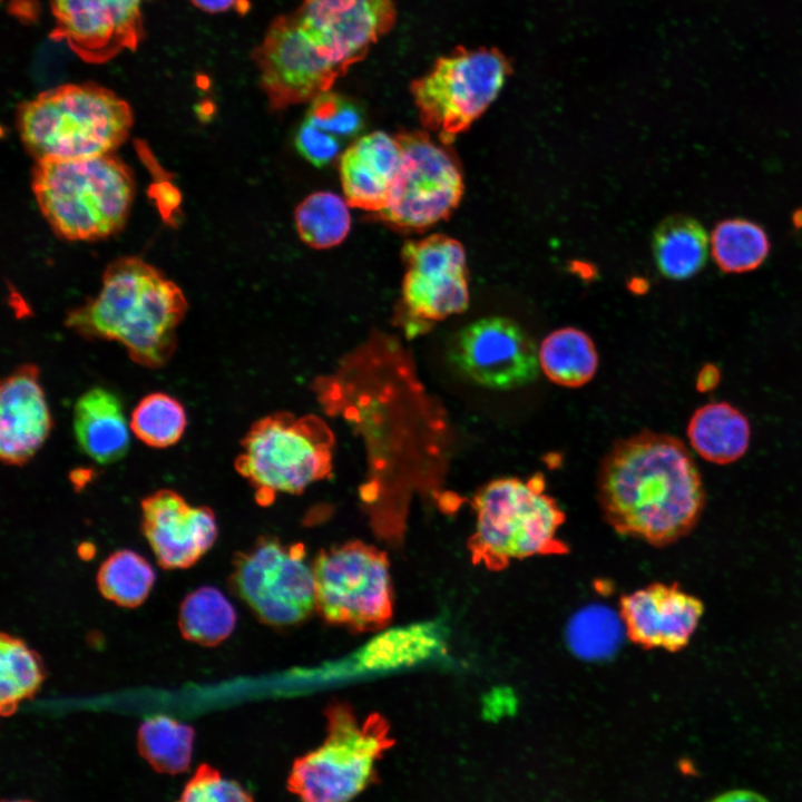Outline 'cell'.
Wrapping results in <instances>:
<instances>
[{
  "label": "cell",
  "mask_w": 802,
  "mask_h": 802,
  "mask_svg": "<svg viewBox=\"0 0 802 802\" xmlns=\"http://www.w3.org/2000/svg\"><path fill=\"white\" fill-rule=\"evenodd\" d=\"M402 162L395 136L373 131L361 136L341 155L340 177L352 207L379 214L389 197Z\"/></svg>",
  "instance_id": "ffe728a7"
},
{
  "label": "cell",
  "mask_w": 802,
  "mask_h": 802,
  "mask_svg": "<svg viewBox=\"0 0 802 802\" xmlns=\"http://www.w3.org/2000/svg\"><path fill=\"white\" fill-rule=\"evenodd\" d=\"M196 8L211 13L226 11L238 4L241 0H189Z\"/></svg>",
  "instance_id": "8d00e7d4"
},
{
  "label": "cell",
  "mask_w": 802,
  "mask_h": 802,
  "mask_svg": "<svg viewBox=\"0 0 802 802\" xmlns=\"http://www.w3.org/2000/svg\"><path fill=\"white\" fill-rule=\"evenodd\" d=\"M597 501L617 534L664 547L696 526L705 491L685 444L644 430L617 440L600 460Z\"/></svg>",
  "instance_id": "6da1fadb"
},
{
  "label": "cell",
  "mask_w": 802,
  "mask_h": 802,
  "mask_svg": "<svg viewBox=\"0 0 802 802\" xmlns=\"http://www.w3.org/2000/svg\"><path fill=\"white\" fill-rule=\"evenodd\" d=\"M130 106L102 86L50 88L19 105L17 129L36 159H72L113 153L129 136Z\"/></svg>",
  "instance_id": "3957f363"
},
{
  "label": "cell",
  "mask_w": 802,
  "mask_h": 802,
  "mask_svg": "<svg viewBox=\"0 0 802 802\" xmlns=\"http://www.w3.org/2000/svg\"><path fill=\"white\" fill-rule=\"evenodd\" d=\"M236 613L215 587L204 586L188 594L180 604L178 627L183 637L203 646H216L233 632Z\"/></svg>",
  "instance_id": "484cf974"
},
{
  "label": "cell",
  "mask_w": 802,
  "mask_h": 802,
  "mask_svg": "<svg viewBox=\"0 0 802 802\" xmlns=\"http://www.w3.org/2000/svg\"><path fill=\"white\" fill-rule=\"evenodd\" d=\"M310 102L305 120L341 140L356 137L365 126L362 108L341 94L327 90Z\"/></svg>",
  "instance_id": "d6a6232c"
},
{
  "label": "cell",
  "mask_w": 802,
  "mask_h": 802,
  "mask_svg": "<svg viewBox=\"0 0 802 802\" xmlns=\"http://www.w3.org/2000/svg\"><path fill=\"white\" fill-rule=\"evenodd\" d=\"M652 252L662 275L675 281L687 280L706 265L711 237L697 219L672 215L655 228Z\"/></svg>",
  "instance_id": "7402d4cb"
},
{
  "label": "cell",
  "mask_w": 802,
  "mask_h": 802,
  "mask_svg": "<svg viewBox=\"0 0 802 802\" xmlns=\"http://www.w3.org/2000/svg\"><path fill=\"white\" fill-rule=\"evenodd\" d=\"M129 429L121 400L113 391L95 387L77 399L75 438L80 450L97 463H114L126 456Z\"/></svg>",
  "instance_id": "44dd1931"
},
{
  "label": "cell",
  "mask_w": 802,
  "mask_h": 802,
  "mask_svg": "<svg viewBox=\"0 0 802 802\" xmlns=\"http://www.w3.org/2000/svg\"><path fill=\"white\" fill-rule=\"evenodd\" d=\"M293 16L321 53L346 72L392 29L397 10L393 0H304Z\"/></svg>",
  "instance_id": "2e32d148"
},
{
  "label": "cell",
  "mask_w": 802,
  "mask_h": 802,
  "mask_svg": "<svg viewBox=\"0 0 802 802\" xmlns=\"http://www.w3.org/2000/svg\"><path fill=\"white\" fill-rule=\"evenodd\" d=\"M52 418L35 364L16 368L1 381L0 457L7 466L27 463L43 446Z\"/></svg>",
  "instance_id": "d6986e66"
},
{
  "label": "cell",
  "mask_w": 802,
  "mask_h": 802,
  "mask_svg": "<svg viewBox=\"0 0 802 802\" xmlns=\"http://www.w3.org/2000/svg\"><path fill=\"white\" fill-rule=\"evenodd\" d=\"M717 801H756V800H764L763 796L757 794L756 792L749 791V790H733L728 792H724L723 794H720L717 798H715Z\"/></svg>",
  "instance_id": "74e56055"
},
{
  "label": "cell",
  "mask_w": 802,
  "mask_h": 802,
  "mask_svg": "<svg viewBox=\"0 0 802 802\" xmlns=\"http://www.w3.org/2000/svg\"><path fill=\"white\" fill-rule=\"evenodd\" d=\"M450 360L473 383L492 390L525 387L539 375L538 348L516 322L488 316L463 327L450 349Z\"/></svg>",
  "instance_id": "5bb4252c"
},
{
  "label": "cell",
  "mask_w": 802,
  "mask_h": 802,
  "mask_svg": "<svg viewBox=\"0 0 802 802\" xmlns=\"http://www.w3.org/2000/svg\"><path fill=\"white\" fill-rule=\"evenodd\" d=\"M315 608L330 624L376 630L392 617L393 591L384 551L359 540L332 546L313 561Z\"/></svg>",
  "instance_id": "9c48e42d"
},
{
  "label": "cell",
  "mask_w": 802,
  "mask_h": 802,
  "mask_svg": "<svg viewBox=\"0 0 802 802\" xmlns=\"http://www.w3.org/2000/svg\"><path fill=\"white\" fill-rule=\"evenodd\" d=\"M472 508L476 524L467 548L475 565L502 570L516 559L569 550L557 537L566 515L546 493L540 472L487 482L473 495Z\"/></svg>",
  "instance_id": "5b68a950"
},
{
  "label": "cell",
  "mask_w": 802,
  "mask_h": 802,
  "mask_svg": "<svg viewBox=\"0 0 802 802\" xmlns=\"http://www.w3.org/2000/svg\"><path fill=\"white\" fill-rule=\"evenodd\" d=\"M144 0H50V38L81 60L105 63L144 38Z\"/></svg>",
  "instance_id": "9a60e30c"
},
{
  "label": "cell",
  "mask_w": 802,
  "mask_h": 802,
  "mask_svg": "<svg viewBox=\"0 0 802 802\" xmlns=\"http://www.w3.org/2000/svg\"><path fill=\"white\" fill-rule=\"evenodd\" d=\"M444 642L436 624L422 623L384 632L358 654V663L368 669L414 664L443 651Z\"/></svg>",
  "instance_id": "d4e9b609"
},
{
  "label": "cell",
  "mask_w": 802,
  "mask_h": 802,
  "mask_svg": "<svg viewBox=\"0 0 802 802\" xmlns=\"http://www.w3.org/2000/svg\"><path fill=\"white\" fill-rule=\"evenodd\" d=\"M252 57L261 88L275 110L311 101L345 74L321 53L293 14L273 20Z\"/></svg>",
  "instance_id": "4fadbf2b"
},
{
  "label": "cell",
  "mask_w": 802,
  "mask_h": 802,
  "mask_svg": "<svg viewBox=\"0 0 802 802\" xmlns=\"http://www.w3.org/2000/svg\"><path fill=\"white\" fill-rule=\"evenodd\" d=\"M155 581V573L148 560L130 549L109 555L97 573L101 595L113 603L134 608L144 603Z\"/></svg>",
  "instance_id": "4dcf8cb0"
},
{
  "label": "cell",
  "mask_w": 802,
  "mask_h": 802,
  "mask_svg": "<svg viewBox=\"0 0 802 802\" xmlns=\"http://www.w3.org/2000/svg\"><path fill=\"white\" fill-rule=\"evenodd\" d=\"M31 188L53 232L69 241H92L119 231L134 196L133 175L113 153L36 162Z\"/></svg>",
  "instance_id": "277c9868"
},
{
  "label": "cell",
  "mask_w": 802,
  "mask_h": 802,
  "mask_svg": "<svg viewBox=\"0 0 802 802\" xmlns=\"http://www.w3.org/2000/svg\"><path fill=\"white\" fill-rule=\"evenodd\" d=\"M229 586L265 624L290 626L316 606L313 564L302 542L260 537L232 563Z\"/></svg>",
  "instance_id": "30bf717a"
},
{
  "label": "cell",
  "mask_w": 802,
  "mask_h": 802,
  "mask_svg": "<svg viewBox=\"0 0 802 802\" xmlns=\"http://www.w3.org/2000/svg\"><path fill=\"white\" fill-rule=\"evenodd\" d=\"M512 71L496 48H457L411 84L422 126L448 145L487 110Z\"/></svg>",
  "instance_id": "ba28073f"
},
{
  "label": "cell",
  "mask_w": 802,
  "mask_h": 802,
  "mask_svg": "<svg viewBox=\"0 0 802 802\" xmlns=\"http://www.w3.org/2000/svg\"><path fill=\"white\" fill-rule=\"evenodd\" d=\"M746 417L727 402H713L698 408L687 426L694 450L705 460L725 464L740 459L750 443Z\"/></svg>",
  "instance_id": "603a6c76"
},
{
  "label": "cell",
  "mask_w": 802,
  "mask_h": 802,
  "mask_svg": "<svg viewBox=\"0 0 802 802\" xmlns=\"http://www.w3.org/2000/svg\"><path fill=\"white\" fill-rule=\"evenodd\" d=\"M326 737L295 760L288 790L309 802L346 801L376 779V763L394 744L388 721L378 713L358 717L345 703L325 711Z\"/></svg>",
  "instance_id": "52a82bcc"
},
{
  "label": "cell",
  "mask_w": 802,
  "mask_h": 802,
  "mask_svg": "<svg viewBox=\"0 0 802 802\" xmlns=\"http://www.w3.org/2000/svg\"><path fill=\"white\" fill-rule=\"evenodd\" d=\"M45 679L39 655L18 637L1 633L0 637V713L13 714L21 701L29 700Z\"/></svg>",
  "instance_id": "83f0119b"
},
{
  "label": "cell",
  "mask_w": 802,
  "mask_h": 802,
  "mask_svg": "<svg viewBox=\"0 0 802 802\" xmlns=\"http://www.w3.org/2000/svg\"><path fill=\"white\" fill-rule=\"evenodd\" d=\"M539 364L554 383L579 388L595 375L598 355L591 339L575 327L551 332L538 349Z\"/></svg>",
  "instance_id": "cb8c5ba5"
},
{
  "label": "cell",
  "mask_w": 802,
  "mask_h": 802,
  "mask_svg": "<svg viewBox=\"0 0 802 802\" xmlns=\"http://www.w3.org/2000/svg\"><path fill=\"white\" fill-rule=\"evenodd\" d=\"M129 424L143 443L164 449L180 440L187 426V415L176 398L165 392H151L138 401Z\"/></svg>",
  "instance_id": "1f68e13d"
},
{
  "label": "cell",
  "mask_w": 802,
  "mask_h": 802,
  "mask_svg": "<svg viewBox=\"0 0 802 802\" xmlns=\"http://www.w3.org/2000/svg\"><path fill=\"white\" fill-rule=\"evenodd\" d=\"M333 448L334 436L319 417L277 412L251 426L234 464L266 506L278 493H300L329 478Z\"/></svg>",
  "instance_id": "8992f818"
},
{
  "label": "cell",
  "mask_w": 802,
  "mask_h": 802,
  "mask_svg": "<svg viewBox=\"0 0 802 802\" xmlns=\"http://www.w3.org/2000/svg\"><path fill=\"white\" fill-rule=\"evenodd\" d=\"M703 612V603L677 584L655 583L623 596L619 602L628 638L645 649H683Z\"/></svg>",
  "instance_id": "ac0fdd59"
},
{
  "label": "cell",
  "mask_w": 802,
  "mask_h": 802,
  "mask_svg": "<svg viewBox=\"0 0 802 802\" xmlns=\"http://www.w3.org/2000/svg\"><path fill=\"white\" fill-rule=\"evenodd\" d=\"M140 509L143 534L164 569L193 566L217 538L214 511L207 506H190L172 489L146 496Z\"/></svg>",
  "instance_id": "e0dca14e"
},
{
  "label": "cell",
  "mask_w": 802,
  "mask_h": 802,
  "mask_svg": "<svg viewBox=\"0 0 802 802\" xmlns=\"http://www.w3.org/2000/svg\"><path fill=\"white\" fill-rule=\"evenodd\" d=\"M402 162L387 207L378 215L403 232L424 231L447 219L463 194L461 168L446 144H437L427 133L395 135Z\"/></svg>",
  "instance_id": "8fae6325"
},
{
  "label": "cell",
  "mask_w": 802,
  "mask_h": 802,
  "mask_svg": "<svg viewBox=\"0 0 802 802\" xmlns=\"http://www.w3.org/2000/svg\"><path fill=\"white\" fill-rule=\"evenodd\" d=\"M194 730L166 715H156L138 728L140 755L159 773L177 774L190 764Z\"/></svg>",
  "instance_id": "4316f807"
},
{
  "label": "cell",
  "mask_w": 802,
  "mask_h": 802,
  "mask_svg": "<svg viewBox=\"0 0 802 802\" xmlns=\"http://www.w3.org/2000/svg\"><path fill=\"white\" fill-rule=\"evenodd\" d=\"M180 801L195 802H243L251 801V794L237 782L224 779L219 772L202 764L187 781Z\"/></svg>",
  "instance_id": "836d02e7"
},
{
  "label": "cell",
  "mask_w": 802,
  "mask_h": 802,
  "mask_svg": "<svg viewBox=\"0 0 802 802\" xmlns=\"http://www.w3.org/2000/svg\"><path fill=\"white\" fill-rule=\"evenodd\" d=\"M8 12L19 21L30 25L40 17L38 0H2Z\"/></svg>",
  "instance_id": "d590c367"
},
{
  "label": "cell",
  "mask_w": 802,
  "mask_h": 802,
  "mask_svg": "<svg viewBox=\"0 0 802 802\" xmlns=\"http://www.w3.org/2000/svg\"><path fill=\"white\" fill-rule=\"evenodd\" d=\"M348 202L331 192L305 197L294 213L301 239L312 248L325 250L342 243L351 227Z\"/></svg>",
  "instance_id": "f546056e"
},
{
  "label": "cell",
  "mask_w": 802,
  "mask_h": 802,
  "mask_svg": "<svg viewBox=\"0 0 802 802\" xmlns=\"http://www.w3.org/2000/svg\"><path fill=\"white\" fill-rule=\"evenodd\" d=\"M407 272L402 282V325L408 336L431 323L463 312L469 304L466 253L461 243L442 234L407 242L401 251Z\"/></svg>",
  "instance_id": "7c38bea8"
},
{
  "label": "cell",
  "mask_w": 802,
  "mask_h": 802,
  "mask_svg": "<svg viewBox=\"0 0 802 802\" xmlns=\"http://www.w3.org/2000/svg\"><path fill=\"white\" fill-rule=\"evenodd\" d=\"M342 141L305 119L296 129L294 137V145L299 154L319 168L327 166L339 157Z\"/></svg>",
  "instance_id": "e575fe53"
},
{
  "label": "cell",
  "mask_w": 802,
  "mask_h": 802,
  "mask_svg": "<svg viewBox=\"0 0 802 802\" xmlns=\"http://www.w3.org/2000/svg\"><path fill=\"white\" fill-rule=\"evenodd\" d=\"M186 309L173 281L140 258L123 257L109 264L97 296L71 311L66 325L88 339L117 341L133 361L155 369L173 355Z\"/></svg>",
  "instance_id": "7a4b0ae2"
},
{
  "label": "cell",
  "mask_w": 802,
  "mask_h": 802,
  "mask_svg": "<svg viewBox=\"0 0 802 802\" xmlns=\"http://www.w3.org/2000/svg\"><path fill=\"white\" fill-rule=\"evenodd\" d=\"M770 251L765 231L754 222L730 218L720 222L711 235V253L717 266L727 273L759 267Z\"/></svg>",
  "instance_id": "f1b7e54d"
}]
</instances>
